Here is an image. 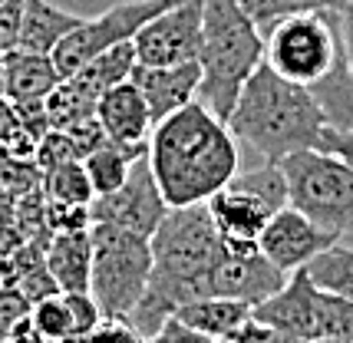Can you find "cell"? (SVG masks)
Wrapping results in <instances>:
<instances>
[{"mask_svg":"<svg viewBox=\"0 0 353 343\" xmlns=\"http://www.w3.org/2000/svg\"><path fill=\"white\" fill-rule=\"evenodd\" d=\"M152 241V278L136 311L129 313V327L142 340H152L179 307L212 297V271L221 258V234L205 205L169 208Z\"/></svg>","mask_w":353,"mask_h":343,"instance_id":"1","label":"cell"},{"mask_svg":"<svg viewBox=\"0 0 353 343\" xmlns=\"http://www.w3.org/2000/svg\"><path fill=\"white\" fill-rule=\"evenodd\" d=\"M149 165L169 208L205 205L241 169L238 139L199 99L152 125Z\"/></svg>","mask_w":353,"mask_h":343,"instance_id":"2","label":"cell"},{"mask_svg":"<svg viewBox=\"0 0 353 343\" xmlns=\"http://www.w3.org/2000/svg\"><path fill=\"white\" fill-rule=\"evenodd\" d=\"M228 129L261 158L281 162L301 149H321L327 116L307 86L277 76L268 63H261L241 86Z\"/></svg>","mask_w":353,"mask_h":343,"instance_id":"3","label":"cell"},{"mask_svg":"<svg viewBox=\"0 0 353 343\" xmlns=\"http://www.w3.org/2000/svg\"><path fill=\"white\" fill-rule=\"evenodd\" d=\"M199 103L228 123L248 76L264 63V33L238 0H201Z\"/></svg>","mask_w":353,"mask_h":343,"instance_id":"4","label":"cell"},{"mask_svg":"<svg viewBox=\"0 0 353 343\" xmlns=\"http://www.w3.org/2000/svg\"><path fill=\"white\" fill-rule=\"evenodd\" d=\"M90 297L103 320H129L152 278V241L119 225H92Z\"/></svg>","mask_w":353,"mask_h":343,"instance_id":"5","label":"cell"},{"mask_svg":"<svg viewBox=\"0 0 353 343\" xmlns=\"http://www.w3.org/2000/svg\"><path fill=\"white\" fill-rule=\"evenodd\" d=\"M288 178V205L337 238L353 231V169L334 152L301 149L281 162Z\"/></svg>","mask_w":353,"mask_h":343,"instance_id":"6","label":"cell"},{"mask_svg":"<svg viewBox=\"0 0 353 343\" xmlns=\"http://www.w3.org/2000/svg\"><path fill=\"white\" fill-rule=\"evenodd\" d=\"M343 56L340 43V10L294 14L264 30V63L277 76L314 86Z\"/></svg>","mask_w":353,"mask_h":343,"instance_id":"7","label":"cell"},{"mask_svg":"<svg viewBox=\"0 0 353 343\" xmlns=\"http://www.w3.org/2000/svg\"><path fill=\"white\" fill-rule=\"evenodd\" d=\"M179 0H119L99 17H83L77 30L70 37H63L57 50L50 53L53 66L60 70V76H73L79 66H86L92 56L106 53V50L119 47V43H132L136 33L159 17L162 10H169Z\"/></svg>","mask_w":353,"mask_h":343,"instance_id":"8","label":"cell"},{"mask_svg":"<svg viewBox=\"0 0 353 343\" xmlns=\"http://www.w3.org/2000/svg\"><path fill=\"white\" fill-rule=\"evenodd\" d=\"M165 211H169V205H165L162 191H159L149 156L132 162L125 182L112 195H99L90 205L92 225L96 221L99 225H119V228H129V231L145 234V238L155 234V228L165 218Z\"/></svg>","mask_w":353,"mask_h":343,"instance_id":"9","label":"cell"},{"mask_svg":"<svg viewBox=\"0 0 353 343\" xmlns=\"http://www.w3.org/2000/svg\"><path fill=\"white\" fill-rule=\"evenodd\" d=\"M142 66H182L201 56V0H179L152 17L132 40Z\"/></svg>","mask_w":353,"mask_h":343,"instance_id":"10","label":"cell"},{"mask_svg":"<svg viewBox=\"0 0 353 343\" xmlns=\"http://www.w3.org/2000/svg\"><path fill=\"white\" fill-rule=\"evenodd\" d=\"M288 278L291 274H284L258 245L221 241V258L212 271V294L258 307L261 300L274 297L288 284Z\"/></svg>","mask_w":353,"mask_h":343,"instance_id":"11","label":"cell"},{"mask_svg":"<svg viewBox=\"0 0 353 343\" xmlns=\"http://www.w3.org/2000/svg\"><path fill=\"white\" fill-rule=\"evenodd\" d=\"M334 241H340L334 231L321 228L317 221H310L307 215H301L297 208H281L271 215L268 228L258 238V248L274 261L284 274H294L301 267H307L323 248H330Z\"/></svg>","mask_w":353,"mask_h":343,"instance_id":"12","label":"cell"},{"mask_svg":"<svg viewBox=\"0 0 353 343\" xmlns=\"http://www.w3.org/2000/svg\"><path fill=\"white\" fill-rule=\"evenodd\" d=\"M208 215L215 221L221 241H238V245H258L261 231L268 228V221L277 208L268 198H261L258 191H251L248 185L231 178L228 185L215 191L208 202Z\"/></svg>","mask_w":353,"mask_h":343,"instance_id":"13","label":"cell"},{"mask_svg":"<svg viewBox=\"0 0 353 343\" xmlns=\"http://www.w3.org/2000/svg\"><path fill=\"white\" fill-rule=\"evenodd\" d=\"M129 79L136 83V90L145 99L152 123H162L172 112L185 110L188 103L199 99L201 63H182V66H142V63H136Z\"/></svg>","mask_w":353,"mask_h":343,"instance_id":"14","label":"cell"},{"mask_svg":"<svg viewBox=\"0 0 353 343\" xmlns=\"http://www.w3.org/2000/svg\"><path fill=\"white\" fill-rule=\"evenodd\" d=\"M314 311H317V287L301 271H294L288 284L274 297L251 307V317L274 333H291L301 340H314Z\"/></svg>","mask_w":353,"mask_h":343,"instance_id":"15","label":"cell"},{"mask_svg":"<svg viewBox=\"0 0 353 343\" xmlns=\"http://www.w3.org/2000/svg\"><path fill=\"white\" fill-rule=\"evenodd\" d=\"M96 119H99L109 142H123V145H145L155 125L149 116V106H145V99L132 79L112 86L96 99Z\"/></svg>","mask_w":353,"mask_h":343,"instance_id":"16","label":"cell"},{"mask_svg":"<svg viewBox=\"0 0 353 343\" xmlns=\"http://www.w3.org/2000/svg\"><path fill=\"white\" fill-rule=\"evenodd\" d=\"M46 267L63 294H90L92 271V234L86 231H57L46 245Z\"/></svg>","mask_w":353,"mask_h":343,"instance_id":"17","label":"cell"},{"mask_svg":"<svg viewBox=\"0 0 353 343\" xmlns=\"http://www.w3.org/2000/svg\"><path fill=\"white\" fill-rule=\"evenodd\" d=\"M60 79V70L46 53H27V50L3 53V86L10 103H43Z\"/></svg>","mask_w":353,"mask_h":343,"instance_id":"18","label":"cell"},{"mask_svg":"<svg viewBox=\"0 0 353 343\" xmlns=\"http://www.w3.org/2000/svg\"><path fill=\"white\" fill-rule=\"evenodd\" d=\"M83 23L79 14H70L63 7H53L50 0H23V20H20V40L17 50L27 53H53L63 37L77 30Z\"/></svg>","mask_w":353,"mask_h":343,"instance_id":"19","label":"cell"},{"mask_svg":"<svg viewBox=\"0 0 353 343\" xmlns=\"http://www.w3.org/2000/svg\"><path fill=\"white\" fill-rule=\"evenodd\" d=\"M251 317V307L231 297H199L192 304L179 307L175 320H182L185 327H192L195 333L208 337V340H221L231 330H238Z\"/></svg>","mask_w":353,"mask_h":343,"instance_id":"20","label":"cell"},{"mask_svg":"<svg viewBox=\"0 0 353 343\" xmlns=\"http://www.w3.org/2000/svg\"><path fill=\"white\" fill-rule=\"evenodd\" d=\"M142 156H149V142L145 145H123V142H103L99 149H92L83 158V169L90 175V185L99 195H112L116 188L125 182V175L132 169V162Z\"/></svg>","mask_w":353,"mask_h":343,"instance_id":"21","label":"cell"},{"mask_svg":"<svg viewBox=\"0 0 353 343\" xmlns=\"http://www.w3.org/2000/svg\"><path fill=\"white\" fill-rule=\"evenodd\" d=\"M136 47L132 43H119V47L106 50V53H99V56H92L86 66H79L73 79L79 90H86V93L92 96V99H99V96L106 93V90H112V86H119V83H125V79L132 76V70H136Z\"/></svg>","mask_w":353,"mask_h":343,"instance_id":"22","label":"cell"},{"mask_svg":"<svg viewBox=\"0 0 353 343\" xmlns=\"http://www.w3.org/2000/svg\"><path fill=\"white\" fill-rule=\"evenodd\" d=\"M304 274L310 278V284L317 291L337 294L353 300V245H340L334 241L330 248H323L307 267Z\"/></svg>","mask_w":353,"mask_h":343,"instance_id":"23","label":"cell"},{"mask_svg":"<svg viewBox=\"0 0 353 343\" xmlns=\"http://www.w3.org/2000/svg\"><path fill=\"white\" fill-rule=\"evenodd\" d=\"M43 110H46V119H50V129L66 132L70 125L96 116V99L86 90H79L73 79H60L53 86V93L43 99Z\"/></svg>","mask_w":353,"mask_h":343,"instance_id":"24","label":"cell"},{"mask_svg":"<svg viewBox=\"0 0 353 343\" xmlns=\"http://www.w3.org/2000/svg\"><path fill=\"white\" fill-rule=\"evenodd\" d=\"M43 191L53 205H70V208H90L92 198H96V191L90 185V175H86L79 158L43 172Z\"/></svg>","mask_w":353,"mask_h":343,"instance_id":"25","label":"cell"},{"mask_svg":"<svg viewBox=\"0 0 353 343\" xmlns=\"http://www.w3.org/2000/svg\"><path fill=\"white\" fill-rule=\"evenodd\" d=\"M241 10H245L258 27L271 30L274 23L288 20L294 14H314V10H343L347 0H238Z\"/></svg>","mask_w":353,"mask_h":343,"instance_id":"26","label":"cell"},{"mask_svg":"<svg viewBox=\"0 0 353 343\" xmlns=\"http://www.w3.org/2000/svg\"><path fill=\"white\" fill-rule=\"evenodd\" d=\"M314 340H347L353 343V300L317 291L314 311Z\"/></svg>","mask_w":353,"mask_h":343,"instance_id":"27","label":"cell"},{"mask_svg":"<svg viewBox=\"0 0 353 343\" xmlns=\"http://www.w3.org/2000/svg\"><path fill=\"white\" fill-rule=\"evenodd\" d=\"M30 320L50 343H60L63 337L73 333V313H70V304H66V294H63V291L53 297H46V300H40V304H33Z\"/></svg>","mask_w":353,"mask_h":343,"instance_id":"28","label":"cell"},{"mask_svg":"<svg viewBox=\"0 0 353 343\" xmlns=\"http://www.w3.org/2000/svg\"><path fill=\"white\" fill-rule=\"evenodd\" d=\"M0 145L14 158H33V152H37V145L23 139V132H20V112H17V106L7 96H0Z\"/></svg>","mask_w":353,"mask_h":343,"instance_id":"29","label":"cell"},{"mask_svg":"<svg viewBox=\"0 0 353 343\" xmlns=\"http://www.w3.org/2000/svg\"><path fill=\"white\" fill-rule=\"evenodd\" d=\"M73 158H79L77 145L70 142L66 132H57V129H50L43 139H40L37 152H33V162H37L40 172H50V169H57V165H63V162H73ZM79 162H83V158H79Z\"/></svg>","mask_w":353,"mask_h":343,"instance_id":"30","label":"cell"},{"mask_svg":"<svg viewBox=\"0 0 353 343\" xmlns=\"http://www.w3.org/2000/svg\"><path fill=\"white\" fill-rule=\"evenodd\" d=\"M30 311H33V304L20 294L17 287H10V284L0 287V343H3V337H7L20 320L30 317Z\"/></svg>","mask_w":353,"mask_h":343,"instance_id":"31","label":"cell"},{"mask_svg":"<svg viewBox=\"0 0 353 343\" xmlns=\"http://www.w3.org/2000/svg\"><path fill=\"white\" fill-rule=\"evenodd\" d=\"M20 20H23V0H3L0 3V53L17 50Z\"/></svg>","mask_w":353,"mask_h":343,"instance_id":"32","label":"cell"},{"mask_svg":"<svg viewBox=\"0 0 353 343\" xmlns=\"http://www.w3.org/2000/svg\"><path fill=\"white\" fill-rule=\"evenodd\" d=\"M90 343H149V340H142L136 330L129 327V320H99L96 330L90 333Z\"/></svg>","mask_w":353,"mask_h":343,"instance_id":"33","label":"cell"},{"mask_svg":"<svg viewBox=\"0 0 353 343\" xmlns=\"http://www.w3.org/2000/svg\"><path fill=\"white\" fill-rule=\"evenodd\" d=\"M149 343H212V340H208V337H201V333H195L192 327H185L182 320H175V317H172V320L162 324V330H159Z\"/></svg>","mask_w":353,"mask_h":343,"instance_id":"34","label":"cell"},{"mask_svg":"<svg viewBox=\"0 0 353 343\" xmlns=\"http://www.w3.org/2000/svg\"><path fill=\"white\" fill-rule=\"evenodd\" d=\"M321 149L340 156L353 169V132H343V129H330V125H327V129H323V139H321Z\"/></svg>","mask_w":353,"mask_h":343,"instance_id":"35","label":"cell"},{"mask_svg":"<svg viewBox=\"0 0 353 343\" xmlns=\"http://www.w3.org/2000/svg\"><path fill=\"white\" fill-rule=\"evenodd\" d=\"M340 43H343V56H347L353 79V0H347V7L340 10Z\"/></svg>","mask_w":353,"mask_h":343,"instance_id":"36","label":"cell"},{"mask_svg":"<svg viewBox=\"0 0 353 343\" xmlns=\"http://www.w3.org/2000/svg\"><path fill=\"white\" fill-rule=\"evenodd\" d=\"M3 343H50V340H46L43 333L33 327V320L27 317V320H20V324H17V327L3 337Z\"/></svg>","mask_w":353,"mask_h":343,"instance_id":"37","label":"cell"},{"mask_svg":"<svg viewBox=\"0 0 353 343\" xmlns=\"http://www.w3.org/2000/svg\"><path fill=\"white\" fill-rule=\"evenodd\" d=\"M264 343H310V340H301V337H291V333H268V340Z\"/></svg>","mask_w":353,"mask_h":343,"instance_id":"38","label":"cell"},{"mask_svg":"<svg viewBox=\"0 0 353 343\" xmlns=\"http://www.w3.org/2000/svg\"><path fill=\"white\" fill-rule=\"evenodd\" d=\"M0 96H7V86H3V53H0Z\"/></svg>","mask_w":353,"mask_h":343,"instance_id":"39","label":"cell"},{"mask_svg":"<svg viewBox=\"0 0 353 343\" xmlns=\"http://www.w3.org/2000/svg\"><path fill=\"white\" fill-rule=\"evenodd\" d=\"M212 343H241V340H234V337H221V340H212Z\"/></svg>","mask_w":353,"mask_h":343,"instance_id":"40","label":"cell"},{"mask_svg":"<svg viewBox=\"0 0 353 343\" xmlns=\"http://www.w3.org/2000/svg\"><path fill=\"white\" fill-rule=\"evenodd\" d=\"M310 343H347V340H310Z\"/></svg>","mask_w":353,"mask_h":343,"instance_id":"41","label":"cell"},{"mask_svg":"<svg viewBox=\"0 0 353 343\" xmlns=\"http://www.w3.org/2000/svg\"><path fill=\"white\" fill-rule=\"evenodd\" d=\"M0 287H3V281H0Z\"/></svg>","mask_w":353,"mask_h":343,"instance_id":"42","label":"cell"},{"mask_svg":"<svg viewBox=\"0 0 353 343\" xmlns=\"http://www.w3.org/2000/svg\"><path fill=\"white\" fill-rule=\"evenodd\" d=\"M0 3H3V0H0Z\"/></svg>","mask_w":353,"mask_h":343,"instance_id":"43","label":"cell"}]
</instances>
